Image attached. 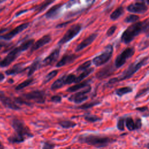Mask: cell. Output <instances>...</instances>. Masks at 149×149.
I'll use <instances>...</instances> for the list:
<instances>
[{
	"mask_svg": "<svg viewBox=\"0 0 149 149\" xmlns=\"http://www.w3.org/2000/svg\"><path fill=\"white\" fill-rule=\"evenodd\" d=\"M141 33H144L147 37H149V19L140 21L129 26L122 33L120 37L122 42L128 44L135 37Z\"/></svg>",
	"mask_w": 149,
	"mask_h": 149,
	"instance_id": "1",
	"label": "cell"
},
{
	"mask_svg": "<svg viewBox=\"0 0 149 149\" xmlns=\"http://www.w3.org/2000/svg\"><path fill=\"white\" fill-rule=\"evenodd\" d=\"M149 58V56H144L141 59L138 60L137 61L131 63L128 67L120 74V76L116 77H113L108 82V84H113L115 83L124 81L130 78L135 73H136L140 69H141L143 66H144Z\"/></svg>",
	"mask_w": 149,
	"mask_h": 149,
	"instance_id": "2",
	"label": "cell"
},
{
	"mask_svg": "<svg viewBox=\"0 0 149 149\" xmlns=\"http://www.w3.org/2000/svg\"><path fill=\"white\" fill-rule=\"evenodd\" d=\"M78 140L80 143H86L98 148L105 147L115 141V140L109 137L94 134L81 135L79 136Z\"/></svg>",
	"mask_w": 149,
	"mask_h": 149,
	"instance_id": "3",
	"label": "cell"
},
{
	"mask_svg": "<svg viewBox=\"0 0 149 149\" xmlns=\"http://www.w3.org/2000/svg\"><path fill=\"white\" fill-rule=\"evenodd\" d=\"M113 52V47L112 44H108L105 47V51L101 54L94 57L92 62L96 66H102L107 63L112 58Z\"/></svg>",
	"mask_w": 149,
	"mask_h": 149,
	"instance_id": "4",
	"label": "cell"
},
{
	"mask_svg": "<svg viewBox=\"0 0 149 149\" xmlns=\"http://www.w3.org/2000/svg\"><path fill=\"white\" fill-rule=\"evenodd\" d=\"M12 126L15 131V134L24 139L33 136L28 127L24 123L18 119H14L12 121Z\"/></svg>",
	"mask_w": 149,
	"mask_h": 149,
	"instance_id": "5",
	"label": "cell"
},
{
	"mask_svg": "<svg viewBox=\"0 0 149 149\" xmlns=\"http://www.w3.org/2000/svg\"><path fill=\"white\" fill-rule=\"evenodd\" d=\"M135 50L133 47H127L122 51L115 58L114 61V66L116 69L121 68L127 61V59L133 56Z\"/></svg>",
	"mask_w": 149,
	"mask_h": 149,
	"instance_id": "6",
	"label": "cell"
},
{
	"mask_svg": "<svg viewBox=\"0 0 149 149\" xmlns=\"http://www.w3.org/2000/svg\"><path fill=\"white\" fill-rule=\"evenodd\" d=\"M81 30V26L80 24H76L72 26L69 29V30L63 36V37L59 40L58 44L59 45H62L69 42L70 40L76 36H77Z\"/></svg>",
	"mask_w": 149,
	"mask_h": 149,
	"instance_id": "7",
	"label": "cell"
},
{
	"mask_svg": "<svg viewBox=\"0 0 149 149\" xmlns=\"http://www.w3.org/2000/svg\"><path fill=\"white\" fill-rule=\"evenodd\" d=\"M23 98L26 100L33 101L36 103L42 104L45 101V94L41 90L33 91L23 95Z\"/></svg>",
	"mask_w": 149,
	"mask_h": 149,
	"instance_id": "8",
	"label": "cell"
},
{
	"mask_svg": "<svg viewBox=\"0 0 149 149\" xmlns=\"http://www.w3.org/2000/svg\"><path fill=\"white\" fill-rule=\"evenodd\" d=\"M126 10L133 13H144L147 11L148 6L144 1H137L129 4L126 7Z\"/></svg>",
	"mask_w": 149,
	"mask_h": 149,
	"instance_id": "9",
	"label": "cell"
},
{
	"mask_svg": "<svg viewBox=\"0 0 149 149\" xmlns=\"http://www.w3.org/2000/svg\"><path fill=\"white\" fill-rule=\"evenodd\" d=\"M91 90V86L89 85L86 88L77 92V93H75L73 95H72L69 98V100L70 101H73L74 103H81L88 99L87 94L90 92Z\"/></svg>",
	"mask_w": 149,
	"mask_h": 149,
	"instance_id": "10",
	"label": "cell"
},
{
	"mask_svg": "<svg viewBox=\"0 0 149 149\" xmlns=\"http://www.w3.org/2000/svg\"><path fill=\"white\" fill-rule=\"evenodd\" d=\"M21 52L19 47L12 49L3 59L0 61V67L3 68L9 66L19 56Z\"/></svg>",
	"mask_w": 149,
	"mask_h": 149,
	"instance_id": "11",
	"label": "cell"
},
{
	"mask_svg": "<svg viewBox=\"0 0 149 149\" xmlns=\"http://www.w3.org/2000/svg\"><path fill=\"white\" fill-rule=\"evenodd\" d=\"M115 67L114 65L109 64L101 69L95 74L96 77L99 80H102L111 76L115 71Z\"/></svg>",
	"mask_w": 149,
	"mask_h": 149,
	"instance_id": "12",
	"label": "cell"
},
{
	"mask_svg": "<svg viewBox=\"0 0 149 149\" xmlns=\"http://www.w3.org/2000/svg\"><path fill=\"white\" fill-rule=\"evenodd\" d=\"M29 26V23H24L17 26L16 27H15L12 30L8 32V33H6V34L2 35L1 37V38L3 40H9L12 39V38H13L16 35H17L19 33L22 32V31H23L24 30L27 29V27Z\"/></svg>",
	"mask_w": 149,
	"mask_h": 149,
	"instance_id": "13",
	"label": "cell"
},
{
	"mask_svg": "<svg viewBox=\"0 0 149 149\" xmlns=\"http://www.w3.org/2000/svg\"><path fill=\"white\" fill-rule=\"evenodd\" d=\"M60 49L59 48H56L54 51H52L51 54L48 55L42 61V65L43 66H46L48 65H51L53 64L58 59L59 55Z\"/></svg>",
	"mask_w": 149,
	"mask_h": 149,
	"instance_id": "14",
	"label": "cell"
},
{
	"mask_svg": "<svg viewBox=\"0 0 149 149\" xmlns=\"http://www.w3.org/2000/svg\"><path fill=\"white\" fill-rule=\"evenodd\" d=\"M98 36V34L96 33H92L89 36H88L87 38H86L84 40H83L79 44H78L75 49V51L76 52L80 51L81 50L83 49L87 46L90 45L97 38Z\"/></svg>",
	"mask_w": 149,
	"mask_h": 149,
	"instance_id": "15",
	"label": "cell"
},
{
	"mask_svg": "<svg viewBox=\"0 0 149 149\" xmlns=\"http://www.w3.org/2000/svg\"><path fill=\"white\" fill-rule=\"evenodd\" d=\"M51 40V37L49 35H45L42 37L40 39L37 40L31 47V51L33 52L40 48L42 47V46L48 44Z\"/></svg>",
	"mask_w": 149,
	"mask_h": 149,
	"instance_id": "16",
	"label": "cell"
},
{
	"mask_svg": "<svg viewBox=\"0 0 149 149\" xmlns=\"http://www.w3.org/2000/svg\"><path fill=\"white\" fill-rule=\"evenodd\" d=\"M0 100L5 106L9 108L14 110H19L20 109V108L15 103V102L12 101L9 97H6L3 95H0Z\"/></svg>",
	"mask_w": 149,
	"mask_h": 149,
	"instance_id": "17",
	"label": "cell"
},
{
	"mask_svg": "<svg viewBox=\"0 0 149 149\" xmlns=\"http://www.w3.org/2000/svg\"><path fill=\"white\" fill-rule=\"evenodd\" d=\"M77 58V56L73 54L64 55L56 63V67H61L65 66L66 64H69Z\"/></svg>",
	"mask_w": 149,
	"mask_h": 149,
	"instance_id": "18",
	"label": "cell"
},
{
	"mask_svg": "<svg viewBox=\"0 0 149 149\" xmlns=\"http://www.w3.org/2000/svg\"><path fill=\"white\" fill-rule=\"evenodd\" d=\"M62 5V4L59 3L53 6L46 12L45 16L48 19H52L58 15Z\"/></svg>",
	"mask_w": 149,
	"mask_h": 149,
	"instance_id": "19",
	"label": "cell"
},
{
	"mask_svg": "<svg viewBox=\"0 0 149 149\" xmlns=\"http://www.w3.org/2000/svg\"><path fill=\"white\" fill-rule=\"evenodd\" d=\"M66 76L65 75L60 78H59L58 79H57L56 80H55L53 84L51 85V90H55L57 89L60 88L61 87H62V86H65V84H66Z\"/></svg>",
	"mask_w": 149,
	"mask_h": 149,
	"instance_id": "20",
	"label": "cell"
},
{
	"mask_svg": "<svg viewBox=\"0 0 149 149\" xmlns=\"http://www.w3.org/2000/svg\"><path fill=\"white\" fill-rule=\"evenodd\" d=\"M89 80H86V81H83L80 83H79L76 84H74L70 87H69L67 90L68 92H74L76 91L81 88H83L84 87H86L89 86L88 84Z\"/></svg>",
	"mask_w": 149,
	"mask_h": 149,
	"instance_id": "21",
	"label": "cell"
},
{
	"mask_svg": "<svg viewBox=\"0 0 149 149\" xmlns=\"http://www.w3.org/2000/svg\"><path fill=\"white\" fill-rule=\"evenodd\" d=\"M124 8L122 5H120L112 12V13L110 15L109 17L112 20H116L124 13Z\"/></svg>",
	"mask_w": 149,
	"mask_h": 149,
	"instance_id": "22",
	"label": "cell"
},
{
	"mask_svg": "<svg viewBox=\"0 0 149 149\" xmlns=\"http://www.w3.org/2000/svg\"><path fill=\"white\" fill-rule=\"evenodd\" d=\"M132 91H133V88L131 87L126 86V87H123L117 88L115 90V93L116 95H118L119 97H121L125 94L132 93Z\"/></svg>",
	"mask_w": 149,
	"mask_h": 149,
	"instance_id": "23",
	"label": "cell"
},
{
	"mask_svg": "<svg viewBox=\"0 0 149 149\" xmlns=\"http://www.w3.org/2000/svg\"><path fill=\"white\" fill-rule=\"evenodd\" d=\"M93 71H94V68H89V69L82 72V73L80 75H79L77 77H76L75 83H79L83 81V80L86 77H87L90 74H91Z\"/></svg>",
	"mask_w": 149,
	"mask_h": 149,
	"instance_id": "24",
	"label": "cell"
},
{
	"mask_svg": "<svg viewBox=\"0 0 149 149\" xmlns=\"http://www.w3.org/2000/svg\"><path fill=\"white\" fill-rule=\"evenodd\" d=\"M25 68H23L22 67L21 65H16L14 66L12 68L6 71V74L8 75H11V74H17L21 72H23L25 70Z\"/></svg>",
	"mask_w": 149,
	"mask_h": 149,
	"instance_id": "25",
	"label": "cell"
},
{
	"mask_svg": "<svg viewBox=\"0 0 149 149\" xmlns=\"http://www.w3.org/2000/svg\"><path fill=\"white\" fill-rule=\"evenodd\" d=\"M8 140L10 143H20L23 142L25 139L15 133L14 134L9 137Z\"/></svg>",
	"mask_w": 149,
	"mask_h": 149,
	"instance_id": "26",
	"label": "cell"
},
{
	"mask_svg": "<svg viewBox=\"0 0 149 149\" xmlns=\"http://www.w3.org/2000/svg\"><path fill=\"white\" fill-rule=\"evenodd\" d=\"M58 124L63 128L65 129H68V128H70V127H73L74 126H76V123H74V122L70 121V120H61L60 122H59Z\"/></svg>",
	"mask_w": 149,
	"mask_h": 149,
	"instance_id": "27",
	"label": "cell"
},
{
	"mask_svg": "<svg viewBox=\"0 0 149 149\" xmlns=\"http://www.w3.org/2000/svg\"><path fill=\"white\" fill-rule=\"evenodd\" d=\"M34 41V40L33 39H30V40H26L24 42H23V43H22V44L20 46H19V48H20V49L22 52L24 51L27 49L28 48H29L31 46H32L33 45Z\"/></svg>",
	"mask_w": 149,
	"mask_h": 149,
	"instance_id": "28",
	"label": "cell"
},
{
	"mask_svg": "<svg viewBox=\"0 0 149 149\" xmlns=\"http://www.w3.org/2000/svg\"><path fill=\"white\" fill-rule=\"evenodd\" d=\"M125 123L126 126L129 130L132 131L136 129L134 121L132 117H127L125 119Z\"/></svg>",
	"mask_w": 149,
	"mask_h": 149,
	"instance_id": "29",
	"label": "cell"
},
{
	"mask_svg": "<svg viewBox=\"0 0 149 149\" xmlns=\"http://www.w3.org/2000/svg\"><path fill=\"white\" fill-rule=\"evenodd\" d=\"M101 103V102L100 101H94L90 102H88V103H85L79 107H78V108L79 109H87L90 108H92L95 105H97L98 104H100Z\"/></svg>",
	"mask_w": 149,
	"mask_h": 149,
	"instance_id": "30",
	"label": "cell"
},
{
	"mask_svg": "<svg viewBox=\"0 0 149 149\" xmlns=\"http://www.w3.org/2000/svg\"><path fill=\"white\" fill-rule=\"evenodd\" d=\"M54 1H45L44 2H42V3L36 6V7H34V10L38 12H40L41 11H42L45 8H46L49 4L53 3Z\"/></svg>",
	"mask_w": 149,
	"mask_h": 149,
	"instance_id": "31",
	"label": "cell"
},
{
	"mask_svg": "<svg viewBox=\"0 0 149 149\" xmlns=\"http://www.w3.org/2000/svg\"><path fill=\"white\" fill-rule=\"evenodd\" d=\"M58 73V70H54L50 72L44 77L42 83L43 84H46L47 83L49 82L50 80H51L54 77H55L56 76Z\"/></svg>",
	"mask_w": 149,
	"mask_h": 149,
	"instance_id": "32",
	"label": "cell"
},
{
	"mask_svg": "<svg viewBox=\"0 0 149 149\" xmlns=\"http://www.w3.org/2000/svg\"><path fill=\"white\" fill-rule=\"evenodd\" d=\"M39 65H40V61L38 60L34 61L33 62V63L31 65V66L29 68V72L27 73V76H31L33 74V73L38 69Z\"/></svg>",
	"mask_w": 149,
	"mask_h": 149,
	"instance_id": "33",
	"label": "cell"
},
{
	"mask_svg": "<svg viewBox=\"0 0 149 149\" xmlns=\"http://www.w3.org/2000/svg\"><path fill=\"white\" fill-rule=\"evenodd\" d=\"M33 79L32 78L29 79H27V80H26L23 81L22 83H20L19 84H18V85L16 87L15 89H16V90H22V89H23V88L29 86V85H30V84L33 83Z\"/></svg>",
	"mask_w": 149,
	"mask_h": 149,
	"instance_id": "34",
	"label": "cell"
},
{
	"mask_svg": "<svg viewBox=\"0 0 149 149\" xmlns=\"http://www.w3.org/2000/svg\"><path fill=\"white\" fill-rule=\"evenodd\" d=\"M140 17L138 15H134V14H131L128 15L124 20V22L127 23H136L137 21L139 20Z\"/></svg>",
	"mask_w": 149,
	"mask_h": 149,
	"instance_id": "35",
	"label": "cell"
},
{
	"mask_svg": "<svg viewBox=\"0 0 149 149\" xmlns=\"http://www.w3.org/2000/svg\"><path fill=\"white\" fill-rule=\"evenodd\" d=\"M91 65V61H87L86 62H84V63H83L82 64H81L79 66V67L77 68L76 70L77 72H80V71H84L88 69H89L90 66Z\"/></svg>",
	"mask_w": 149,
	"mask_h": 149,
	"instance_id": "36",
	"label": "cell"
},
{
	"mask_svg": "<svg viewBox=\"0 0 149 149\" xmlns=\"http://www.w3.org/2000/svg\"><path fill=\"white\" fill-rule=\"evenodd\" d=\"M84 119L89 122H95L97 121H99L101 120V118L100 117L96 116V115H87L84 116Z\"/></svg>",
	"mask_w": 149,
	"mask_h": 149,
	"instance_id": "37",
	"label": "cell"
},
{
	"mask_svg": "<svg viewBox=\"0 0 149 149\" xmlns=\"http://www.w3.org/2000/svg\"><path fill=\"white\" fill-rule=\"evenodd\" d=\"M125 119L124 118H120L117 122V128L119 130H125Z\"/></svg>",
	"mask_w": 149,
	"mask_h": 149,
	"instance_id": "38",
	"label": "cell"
},
{
	"mask_svg": "<svg viewBox=\"0 0 149 149\" xmlns=\"http://www.w3.org/2000/svg\"><path fill=\"white\" fill-rule=\"evenodd\" d=\"M76 76L73 74H69L66 76V84H69L72 83H75Z\"/></svg>",
	"mask_w": 149,
	"mask_h": 149,
	"instance_id": "39",
	"label": "cell"
},
{
	"mask_svg": "<svg viewBox=\"0 0 149 149\" xmlns=\"http://www.w3.org/2000/svg\"><path fill=\"white\" fill-rule=\"evenodd\" d=\"M149 91V87H146V88H144L143 89H141L140 90H139L136 95L134 96V98L137 99L138 98H139L140 97L142 96V95H144L145 94H146L148 91Z\"/></svg>",
	"mask_w": 149,
	"mask_h": 149,
	"instance_id": "40",
	"label": "cell"
},
{
	"mask_svg": "<svg viewBox=\"0 0 149 149\" xmlns=\"http://www.w3.org/2000/svg\"><path fill=\"white\" fill-rule=\"evenodd\" d=\"M116 29H117L116 26H115V25H112V26H111L108 29V30L107 31L106 34H107V37H111V36H112L114 34V33L115 32Z\"/></svg>",
	"mask_w": 149,
	"mask_h": 149,
	"instance_id": "41",
	"label": "cell"
},
{
	"mask_svg": "<svg viewBox=\"0 0 149 149\" xmlns=\"http://www.w3.org/2000/svg\"><path fill=\"white\" fill-rule=\"evenodd\" d=\"M148 45H149V43H148V41H143V42H141L140 44H139V50L142 51V50L146 49V48L148 47Z\"/></svg>",
	"mask_w": 149,
	"mask_h": 149,
	"instance_id": "42",
	"label": "cell"
},
{
	"mask_svg": "<svg viewBox=\"0 0 149 149\" xmlns=\"http://www.w3.org/2000/svg\"><path fill=\"white\" fill-rule=\"evenodd\" d=\"M55 145L53 143L49 142L44 143L42 149H54Z\"/></svg>",
	"mask_w": 149,
	"mask_h": 149,
	"instance_id": "43",
	"label": "cell"
},
{
	"mask_svg": "<svg viewBox=\"0 0 149 149\" xmlns=\"http://www.w3.org/2000/svg\"><path fill=\"white\" fill-rule=\"evenodd\" d=\"M134 123H135V127H136V129H140L141 126H142V122H141V120L140 118H137L136 119H135V122H134Z\"/></svg>",
	"mask_w": 149,
	"mask_h": 149,
	"instance_id": "44",
	"label": "cell"
},
{
	"mask_svg": "<svg viewBox=\"0 0 149 149\" xmlns=\"http://www.w3.org/2000/svg\"><path fill=\"white\" fill-rule=\"evenodd\" d=\"M51 100L54 102H60L62 100V98L59 95H54L51 97Z\"/></svg>",
	"mask_w": 149,
	"mask_h": 149,
	"instance_id": "45",
	"label": "cell"
},
{
	"mask_svg": "<svg viewBox=\"0 0 149 149\" xmlns=\"http://www.w3.org/2000/svg\"><path fill=\"white\" fill-rule=\"evenodd\" d=\"M148 108L147 106H144V107H137L135 108V110L136 111H138L139 112H144L147 111H148Z\"/></svg>",
	"mask_w": 149,
	"mask_h": 149,
	"instance_id": "46",
	"label": "cell"
},
{
	"mask_svg": "<svg viewBox=\"0 0 149 149\" xmlns=\"http://www.w3.org/2000/svg\"><path fill=\"white\" fill-rule=\"evenodd\" d=\"M5 78V76L3 73H0V81H2Z\"/></svg>",
	"mask_w": 149,
	"mask_h": 149,
	"instance_id": "47",
	"label": "cell"
},
{
	"mask_svg": "<svg viewBox=\"0 0 149 149\" xmlns=\"http://www.w3.org/2000/svg\"><path fill=\"white\" fill-rule=\"evenodd\" d=\"M7 30V29H0V34L3 32H5V31Z\"/></svg>",
	"mask_w": 149,
	"mask_h": 149,
	"instance_id": "48",
	"label": "cell"
},
{
	"mask_svg": "<svg viewBox=\"0 0 149 149\" xmlns=\"http://www.w3.org/2000/svg\"><path fill=\"white\" fill-rule=\"evenodd\" d=\"M0 149H4V146L1 142H0Z\"/></svg>",
	"mask_w": 149,
	"mask_h": 149,
	"instance_id": "49",
	"label": "cell"
},
{
	"mask_svg": "<svg viewBox=\"0 0 149 149\" xmlns=\"http://www.w3.org/2000/svg\"><path fill=\"white\" fill-rule=\"evenodd\" d=\"M2 46H3V45H2V44H1V43H0V49L2 48Z\"/></svg>",
	"mask_w": 149,
	"mask_h": 149,
	"instance_id": "50",
	"label": "cell"
},
{
	"mask_svg": "<svg viewBox=\"0 0 149 149\" xmlns=\"http://www.w3.org/2000/svg\"><path fill=\"white\" fill-rule=\"evenodd\" d=\"M146 2L147 3V5H149V0H148V1H146Z\"/></svg>",
	"mask_w": 149,
	"mask_h": 149,
	"instance_id": "51",
	"label": "cell"
},
{
	"mask_svg": "<svg viewBox=\"0 0 149 149\" xmlns=\"http://www.w3.org/2000/svg\"><path fill=\"white\" fill-rule=\"evenodd\" d=\"M147 148L149 149V143H148L147 144Z\"/></svg>",
	"mask_w": 149,
	"mask_h": 149,
	"instance_id": "52",
	"label": "cell"
},
{
	"mask_svg": "<svg viewBox=\"0 0 149 149\" xmlns=\"http://www.w3.org/2000/svg\"><path fill=\"white\" fill-rule=\"evenodd\" d=\"M3 2H5V1H1V0H0V3H3Z\"/></svg>",
	"mask_w": 149,
	"mask_h": 149,
	"instance_id": "53",
	"label": "cell"
},
{
	"mask_svg": "<svg viewBox=\"0 0 149 149\" xmlns=\"http://www.w3.org/2000/svg\"><path fill=\"white\" fill-rule=\"evenodd\" d=\"M66 149H70V148H66Z\"/></svg>",
	"mask_w": 149,
	"mask_h": 149,
	"instance_id": "54",
	"label": "cell"
}]
</instances>
